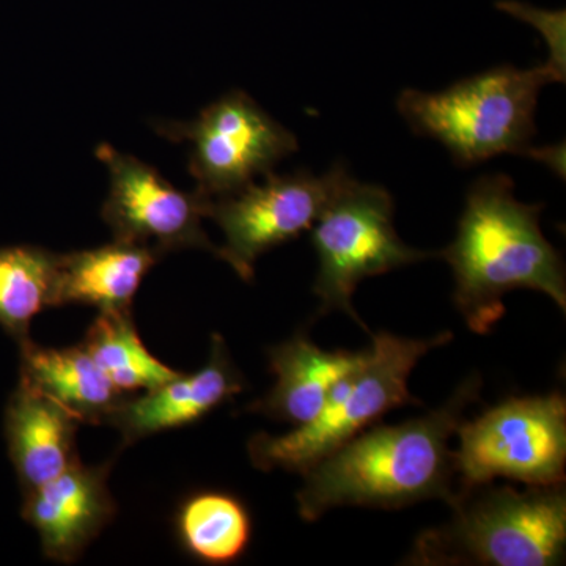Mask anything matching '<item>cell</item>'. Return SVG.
<instances>
[{"label": "cell", "instance_id": "1", "mask_svg": "<svg viewBox=\"0 0 566 566\" xmlns=\"http://www.w3.org/2000/svg\"><path fill=\"white\" fill-rule=\"evenodd\" d=\"M480 390L482 379L471 376L430 415L363 431L324 457L304 472L301 517L312 523L338 506L401 509L424 499L452 501L455 465L449 441Z\"/></svg>", "mask_w": 566, "mask_h": 566}, {"label": "cell", "instance_id": "2", "mask_svg": "<svg viewBox=\"0 0 566 566\" xmlns=\"http://www.w3.org/2000/svg\"><path fill=\"white\" fill-rule=\"evenodd\" d=\"M506 175L479 178L469 189L455 241L441 253L455 275L457 308L469 329L488 334L505 314L513 290L545 293L566 311L565 266L543 237V205L517 202Z\"/></svg>", "mask_w": 566, "mask_h": 566}, {"label": "cell", "instance_id": "3", "mask_svg": "<svg viewBox=\"0 0 566 566\" xmlns=\"http://www.w3.org/2000/svg\"><path fill=\"white\" fill-rule=\"evenodd\" d=\"M488 485L453 495L455 516L420 536L412 564L551 566L564 558V483L523 493Z\"/></svg>", "mask_w": 566, "mask_h": 566}, {"label": "cell", "instance_id": "4", "mask_svg": "<svg viewBox=\"0 0 566 566\" xmlns=\"http://www.w3.org/2000/svg\"><path fill=\"white\" fill-rule=\"evenodd\" d=\"M560 82L549 66H499L439 93L403 91L397 109L419 136L441 142L458 166L469 167L504 153L534 155L539 91Z\"/></svg>", "mask_w": 566, "mask_h": 566}, {"label": "cell", "instance_id": "5", "mask_svg": "<svg viewBox=\"0 0 566 566\" xmlns=\"http://www.w3.org/2000/svg\"><path fill=\"white\" fill-rule=\"evenodd\" d=\"M371 338L374 346L363 364L333 387L322 412L312 422L289 434L253 436L248 450L255 468H281L304 474L390 409L419 403L409 392V375L424 354L449 344L453 335L442 333L430 340H412L379 333Z\"/></svg>", "mask_w": 566, "mask_h": 566}, {"label": "cell", "instance_id": "6", "mask_svg": "<svg viewBox=\"0 0 566 566\" xmlns=\"http://www.w3.org/2000/svg\"><path fill=\"white\" fill-rule=\"evenodd\" d=\"M311 230L319 263L314 285L322 301L319 314L345 312L364 329L352 303L357 285L364 279L433 255L400 240L394 227V199L387 189L353 177L338 189Z\"/></svg>", "mask_w": 566, "mask_h": 566}, {"label": "cell", "instance_id": "7", "mask_svg": "<svg viewBox=\"0 0 566 566\" xmlns=\"http://www.w3.org/2000/svg\"><path fill=\"white\" fill-rule=\"evenodd\" d=\"M453 452L461 491L510 479L527 486L564 483L566 403L562 395L512 398L460 424Z\"/></svg>", "mask_w": 566, "mask_h": 566}, {"label": "cell", "instance_id": "8", "mask_svg": "<svg viewBox=\"0 0 566 566\" xmlns=\"http://www.w3.org/2000/svg\"><path fill=\"white\" fill-rule=\"evenodd\" d=\"M153 128L166 139L191 144L189 174L197 191L210 199L241 191L300 148L292 132L241 91L205 107L196 120L156 122Z\"/></svg>", "mask_w": 566, "mask_h": 566}, {"label": "cell", "instance_id": "9", "mask_svg": "<svg viewBox=\"0 0 566 566\" xmlns=\"http://www.w3.org/2000/svg\"><path fill=\"white\" fill-rule=\"evenodd\" d=\"M349 177L344 164H335L323 177L308 170L271 172L263 185L251 182L232 196L212 199L208 218L226 234L218 259L251 282L256 259L311 230Z\"/></svg>", "mask_w": 566, "mask_h": 566}, {"label": "cell", "instance_id": "10", "mask_svg": "<svg viewBox=\"0 0 566 566\" xmlns=\"http://www.w3.org/2000/svg\"><path fill=\"white\" fill-rule=\"evenodd\" d=\"M96 158L111 174V191L103 219L115 241L150 245L161 255L180 249H205L218 256L219 248L205 233L212 199L202 192L174 188L155 167L109 144L96 148Z\"/></svg>", "mask_w": 566, "mask_h": 566}, {"label": "cell", "instance_id": "11", "mask_svg": "<svg viewBox=\"0 0 566 566\" xmlns=\"http://www.w3.org/2000/svg\"><path fill=\"white\" fill-rule=\"evenodd\" d=\"M111 464L76 461L61 475L24 494L22 517L40 535L44 556L61 564L77 560L114 520L117 505L107 486Z\"/></svg>", "mask_w": 566, "mask_h": 566}, {"label": "cell", "instance_id": "12", "mask_svg": "<svg viewBox=\"0 0 566 566\" xmlns=\"http://www.w3.org/2000/svg\"><path fill=\"white\" fill-rule=\"evenodd\" d=\"M243 389V378L230 360L226 342L214 334L210 360L199 374H180L145 390L142 397H126L106 423L120 431L126 444H133L147 436L197 422Z\"/></svg>", "mask_w": 566, "mask_h": 566}, {"label": "cell", "instance_id": "13", "mask_svg": "<svg viewBox=\"0 0 566 566\" xmlns=\"http://www.w3.org/2000/svg\"><path fill=\"white\" fill-rule=\"evenodd\" d=\"M80 423L57 401L20 381L6 409V439L22 493L51 482L80 461Z\"/></svg>", "mask_w": 566, "mask_h": 566}, {"label": "cell", "instance_id": "14", "mask_svg": "<svg viewBox=\"0 0 566 566\" xmlns=\"http://www.w3.org/2000/svg\"><path fill=\"white\" fill-rule=\"evenodd\" d=\"M365 356L367 352H323L305 335H294L292 340L270 349V367L277 382L249 409L297 427L312 422L333 387L363 364Z\"/></svg>", "mask_w": 566, "mask_h": 566}, {"label": "cell", "instance_id": "15", "mask_svg": "<svg viewBox=\"0 0 566 566\" xmlns=\"http://www.w3.org/2000/svg\"><path fill=\"white\" fill-rule=\"evenodd\" d=\"M20 349V381L57 401L80 422L106 423L126 398L82 345L52 349L28 340Z\"/></svg>", "mask_w": 566, "mask_h": 566}, {"label": "cell", "instance_id": "16", "mask_svg": "<svg viewBox=\"0 0 566 566\" xmlns=\"http://www.w3.org/2000/svg\"><path fill=\"white\" fill-rule=\"evenodd\" d=\"M150 245L115 241L61 255V305H93L99 312H129L148 271L161 259Z\"/></svg>", "mask_w": 566, "mask_h": 566}, {"label": "cell", "instance_id": "17", "mask_svg": "<svg viewBox=\"0 0 566 566\" xmlns=\"http://www.w3.org/2000/svg\"><path fill=\"white\" fill-rule=\"evenodd\" d=\"M61 255L35 245L0 248V327L18 344L31 340L36 315L59 307Z\"/></svg>", "mask_w": 566, "mask_h": 566}, {"label": "cell", "instance_id": "18", "mask_svg": "<svg viewBox=\"0 0 566 566\" xmlns=\"http://www.w3.org/2000/svg\"><path fill=\"white\" fill-rule=\"evenodd\" d=\"M82 346L123 394L151 390L180 375L147 352L132 311L99 312Z\"/></svg>", "mask_w": 566, "mask_h": 566}, {"label": "cell", "instance_id": "19", "mask_svg": "<svg viewBox=\"0 0 566 566\" xmlns=\"http://www.w3.org/2000/svg\"><path fill=\"white\" fill-rule=\"evenodd\" d=\"M178 535L191 556L208 564L237 560L251 538V520L232 495L203 493L182 504Z\"/></svg>", "mask_w": 566, "mask_h": 566}, {"label": "cell", "instance_id": "20", "mask_svg": "<svg viewBox=\"0 0 566 566\" xmlns=\"http://www.w3.org/2000/svg\"><path fill=\"white\" fill-rule=\"evenodd\" d=\"M497 9L512 14L517 20L526 21L534 25L545 36L549 44L551 57L546 62L558 80L565 81V11H546L528 6V3L516 2V0H501Z\"/></svg>", "mask_w": 566, "mask_h": 566}]
</instances>
